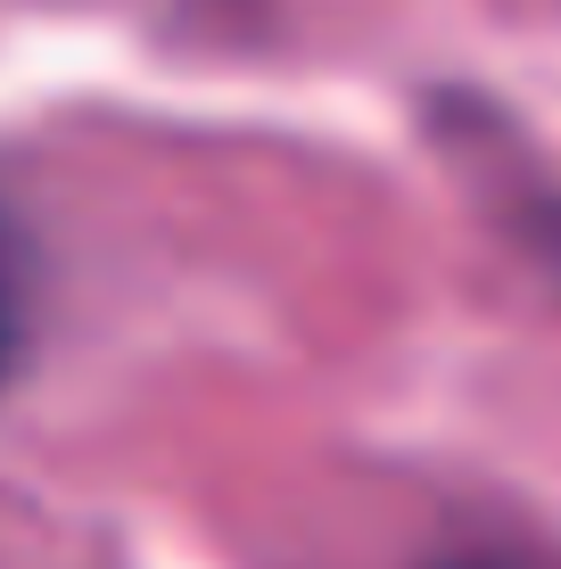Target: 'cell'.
Listing matches in <instances>:
<instances>
[{"instance_id":"6da1fadb","label":"cell","mask_w":561,"mask_h":569,"mask_svg":"<svg viewBox=\"0 0 561 569\" xmlns=\"http://www.w3.org/2000/svg\"><path fill=\"white\" fill-rule=\"evenodd\" d=\"M17 356H26V272H17V248L0 240V388H9Z\"/></svg>"},{"instance_id":"7a4b0ae2","label":"cell","mask_w":561,"mask_h":569,"mask_svg":"<svg viewBox=\"0 0 561 569\" xmlns=\"http://www.w3.org/2000/svg\"><path fill=\"white\" fill-rule=\"evenodd\" d=\"M462 569H504V561H462Z\"/></svg>"}]
</instances>
